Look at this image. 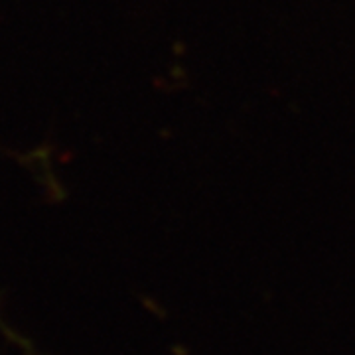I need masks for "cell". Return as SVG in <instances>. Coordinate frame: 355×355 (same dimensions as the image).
I'll return each mask as SVG.
<instances>
[{"label": "cell", "instance_id": "1", "mask_svg": "<svg viewBox=\"0 0 355 355\" xmlns=\"http://www.w3.org/2000/svg\"><path fill=\"white\" fill-rule=\"evenodd\" d=\"M0 330L4 331L6 336H10V334H12V330H10V328H6V324L2 322V318H0Z\"/></svg>", "mask_w": 355, "mask_h": 355}]
</instances>
